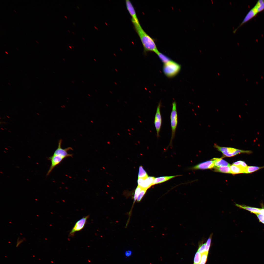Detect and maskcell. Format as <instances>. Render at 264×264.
I'll use <instances>...</instances> for the list:
<instances>
[{"mask_svg": "<svg viewBox=\"0 0 264 264\" xmlns=\"http://www.w3.org/2000/svg\"><path fill=\"white\" fill-rule=\"evenodd\" d=\"M135 29L138 35L143 48L144 54L153 52L156 54L159 51L154 39L148 34L143 29L140 24H133Z\"/></svg>", "mask_w": 264, "mask_h": 264, "instance_id": "obj_1", "label": "cell"}, {"mask_svg": "<svg viewBox=\"0 0 264 264\" xmlns=\"http://www.w3.org/2000/svg\"><path fill=\"white\" fill-rule=\"evenodd\" d=\"M181 68L180 65L172 60L169 62L164 64L163 72L167 77L171 78L176 76L179 72Z\"/></svg>", "mask_w": 264, "mask_h": 264, "instance_id": "obj_2", "label": "cell"}, {"mask_svg": "<svg viewBox=\"0 0 264 264\" xmlns=\"http://www.w3.org/2000/svg\"><path fill=\"white\" fill-rule=\"evenodd\" d=\"M170 124L171 135L169 145L172 143L175 135L176 132L178 124V115L176 102L174 101L172 103L171 111L170 115Z\"/></svg>", "mask_w": 264, "mask_h": 264, "instance_id": "obj_3", "label": "cell"}, {"mask_svg": "<svg viewBox=\"0 0 264 264\" xmlns=\"http://www.w3.org/2000/svg\"><path fill=\"white\" fill-rule=\"evenodd\" d=\"M214 147L226 157H232L241 153L250 154L252 152L250 150H244L233 148L220 146L216 144H214Z\"/></svg>", "mask_w": 264, "mask_h": 264, "instance_id": "obj_4", "label": "cell"}, {"mask_svg": "<svg viewBox=\"0 0 264 264\" xmlns=\"http://www.w3.org/2000/svg\"><path fill=\"white\" fill-rule=\"evenodd\" d=\"M161 102H160L157 107L154 120V124L156 131L157 138H158L160 136L159 133L162 122L161 112Z\"/></svg>", "mask_w": 264, "mask_h": 264, "instance_id": "obj_5", "label": "cell"}, {"mask_svg": "<svg viewBox=\"0 0 264 264\" xmlns=\"http://www.w3.org/2000/svg\"><path fill=\"white\" fill-rule=\"evenodd\" d=\"M62 140L60 139L58 142V147L55 150L53 154L58 155L63 157L64 158L68 157H72L73 154L68 153V152L70 150H72L73 149L71 147L63 149L61 147Z\"/></svg>", "mask_w": 264, "mask_h": 264, "instance_id": "obj_6", "label": "cell"}, {"mask_svg": "<svg viewBox=\"0 0 264 264\" xmlns=\"http://www.w3.org/2000/svg\"><path fill=\"white\" fill-rule=\"evenodd\" d=\"M89 216L83 217L76 223L69 233V236H73L76 232L81 230L84 228Z\"/></svg>", "mask_w": 264, "mask_h": 264, "instance_id": "obj_7", "label": "cell"}, {"mask_svg": "<svg viewBox=\"0 0 264 264\" xmlns=\"http://www.w3.org/2000/svg\"><path fill=\"white\" fill-rule=\"evenodd\" d=\"M155 178L154 177L152 176H149L145 179L138 178V185L142 188L147 189L153 185V181Z\"/></svg>", "mask_w": 264, "mask_h": 264, "instance_id": "obj_8", "label": "cell"}, {"mask_svg": "<svg viewBox=\"0 0 264 264\" xmlns=\"http://www.w3.org/2000/svg\"><path fill=\"white\" fill-rule=\"evenodd\" d=\"M64 158L54 154L49 157L48 159L51 161V165L47 174V175H49L53 169L60 164Z\"/></svg>", "mask_w": 264, "mask_h": 264, "instance_id": "obj_9", "label": "cell"}, {"mask_svg": "<svg viewBox=\"0 0 264 264\" xmlns=\"http://www.w3.org/2000/svg\"><path fill=\"white\" fill-rule=\"evenodd\" d=\"M125 3L127 9L131 16V21L132 23H140L135 10L130 1L129 0H126Z\"/></svg>", "mask_w": 264, "mask_h": 264, "instance_id": "obj_10", "label": "cell"}, {"mask_svg": "<svg viewBox=\"0 0 264 264\" xmlns=\"http://www.w3.org/2000/svg\"><path fill=\"white\" fill-rule=\"evenodd\" d=\"M258 13L257 8L254 6L249 11L240 25L233 31V33H235L240 27L254 17Z\"/></svg>", "mask_w": 264, "mask_h": 264, "instance_id": "obj_11", "label": "cell"}, {"mask_svg": "<svg viewBox=\"0 0 264 264\" xmlns=\"http://www.w3.org/2000/svg\"><path fill=\"white\" fill-rule=\"evenodd\" d=\"M215 167L213 160H209L201 163L193 167L194 169H211Z\"/></svg>", "mask_w": 264, "mask_h": 264, "instance_id": "obj_12", "label": "cell"}, {"mask_svg": "<svg viewBox=\"0 0 264 264\" xmlns=\"http://www.w3.org/2000/svg\"><path fill=\"white\" fill-rule=\"evenodd\" d=\"M235 205L240 208L246 210L255 214H261V209L251 207L237 204H235Z\"/></svg>", "mask_w": 264, "mask_h": 264, "instance_id": "obj_13", "label": "cell"}, {"mask_svg": "<svg viewBox=\"0 0 264 264\" xmlns=\"http://www.w3.org/2000/svg\"><path fill=\"white\" fill-rule=\"evenodd\" d=\"M212 160L214 161L215 167H220L230 166V165L229 163L221 158H214Z\"/></svg>", "mask_w": 264, "mask_h": 264, "instance_id": "obj_14", "label": "cell"}, {"mask_svg": "<svg viewBox=\"0 0 264 264\" xmlns=\"http://www.w3.org/2000/svg\"><path fill=\"white\" fill-rule=\"evenodd\" d=\"M179 176H180V175L169 176H161L155 178L154 180L153 185H154L155 184H159L165 182L172 178Z\"/></svg>", "mask_w": 264, "mask_h": 264, "instance_id": "obj_15", "label": "cell"}, {"mask_svg": "<svg viewBox=\"0 0 264 264\" xmlns=\"http://www.w3.org/2000/svg\"><path fill=\"white\" fill-rule=\"evenodd\" d=\"M230 168L231 174H233L244 173L246 168L239 166L233 164L230 166Z\"/></svg>", "mask_w": 264, "mask_h": 264, "instance_id": "obj_16", "label": "cell"}, {"mask_svg": "<svg viewBox=\"0 0 264 264\" xmlns=\"http://www.w3.org/2000/svg\"><path fill=\"white\" fill-rule=\"evenodd\" d=\"M156 54L164 64H166L172 60L168 56L159 51Z\"/></svg>", "mask_w": 264, "mask_h": 264, "instance_id": "obj_17", "label": "cell"}, {"mask_svg": "<svg viewBox=\"0 0 264 264\" xmlns=\"http://www.w3.org/2000/svg\"><path fill=\"white\" fill-rule=\"evenodd\" d=\"M264 168V166L260 167L255 166H248L246 168L244 173H251L256 171L260 169Z\"/></svg>", "mask_w": 264, "mask_h": 264, "instance_id": "obj_18", "label": "cell"}, {"mask_svg": "<svg viewBox=\"0 0 264 264\" xmlns=\"http://www.w3.org/2000/svg\"><path fill=\"white\" fill-rule=\"evenodd\" d=\"M214 168V171L215 172L231 174L230 166L215 167Z\"/></svg>", "mask_w": 264, "mask_h": 264, "instance_id": "obj_19", "label": "cell"}, {"mask_svg": "<svg viewBox=\"0 0 264 264\" xmlns=\"http://www.w3.org/2000/svg\"><path fill=\"white\" fill-rule=\"evenodd\" d=\"M138 178H142L145 179L149 176L145 170L142 166L139 167V170L138 174Z\"/></svg>", "mask_w": 264, "mask_h": 264, "instance_id": "obj_20", "label": "cell"}, {"mask_svg": "<svg viewBox=\"0 0 264 264\" xmlns=\"http://www.w3.org/2000/svg\"><path fill=\"white\" fill-rule=\"evenodd\" d=\"M255 6L258 12L264 10V0H259L256 3Z\"/></svg>", "mask_w": 264, "mask_h": 264, "instance_id": "obj_21", "label": "cell"}, {"mask_svg": "<svg viewBox=\"0 0 264 264\" xmlns=\"http://www.w3.org/2000/svg\"><path fill=\"white\" fill-rule=\"evenodd\" d=\"M213 235V234L212 233H211L210 234L209 238L206 243L205 252L208 253L211 245Z\"/></svg>", "mask_w": 264, "mask_h": 264, "instance_id": "obj_22", "label": "cell"}, {"mask_svg": "<svg viewBox=\"0 0 264 264\" xmlns=\"http://www.w3.org/2000/svg\"><path fill=\"white\" fill-rule=\"evenodd\" d=\"M202 254L198 251L196 252L194 259V263L199 264L200 262Z\"/></svg>", "mask_w": 264, "mask_h": 264, "instance_id": "obj_23", "label": "cell"}, {"mask_svg": "<svg viewBox=\"0 0 264 264\" xmlns=\"http://www.w3.org/2000/svg\"><path fill=\"white\" fill-rule=\"evenodd\" d=\"M142 189L141 187L138 185L135 189L133 197V204L137 200L139 193Z\"/></svg>", "mask_w": 264, "mask_h": 264, "instance_id": "obj_24", "label": "cell"}, {"mask_svg": "<svg viewBox=\"0 0 264 264\" xmlns=\"http://www.w3.org/2000/svg\"><path fill=\"white\" fill-rule=\"evenodd\" d=\"M147 189L142 188L140 191L137 199V202H140L146 193Z\"/></svg>", "mask_w": 264, "mask_h": 264, "instance_id": "obj_25", "label": "cell"}, {"mask_svg": "<svg viewBox=\"0 0 264 264\" xmlns=\"http://www.w3.org/2000/svg\"><path fill=\"white\" fill-rule=\"evenodd\" d=\"M206 243H203L201 242L199 244L198 251L201 253L202 254L205 252V246Z\"/></svg>", "mask_w": 264, "mask_h": 264, "instance_id": "obj_26", "label": "cell"}, {"mask_svg": "<svg viewBox=\"0 0 264 264\" xmlns=\"http://www.w3.org/2000/svg\"><path fill=\"white\" fill-rule=\"evenodd\" d=\"M208 253L206 252L202 254L200 264H205L207 260Z\"/></svg>", "mask_w": 264, "mask_h": 264, "instance_id": "obj_27", "label": "cell"}, {"mask_svg": "<svg viewBox=\"0 0 264 264\" xmlns=\"http://www.w3.org/2000/svg\"><path fill=\"white\" fill-rule=\"evenodd\" d=\"M233 164L234 165L239 166L245 168H246L248 166L247 164L244 161L241 160L234 162Z\"/></svg>", "mask_w": 264, "mask_h": 264, "instance_id": "obj_28", "label": "cell"}, {"mask_svg": "<svg viewBox=\"0 0 264 264\" xmlns=\"http://www.w3.org/2000/svg\"><path fill=\"white\" fill-rule=\"evenodd\" d=\"M260 221L264 224V215L261 214H256Z\"/></svg>", "mask_w": 264, "mask_h": 264, "instance_id": "obj_29", "label": "cell"}, {"mask_svg": "<svg viewBox=\"0 0 264 264\" xmlns=\"http://www.w3.org/2000/svg\"><path fill=\"white\" fill-rule=\"evenodd\" d=\"M132 252L131 250H127L125 252V256L127 257H129L131 256L132 254Z\"/></svg>", "mask_w": 264, "mask_h": 264, "instance_id": "obj_30", "label": "cell"}, {"mask_svg": "<svg viewBox=\"0 0 264 264\" xmlns=\"http://www.w3.org/2000/svg\"><path fill=\"white\" fill-rule=\"evenodd\" d=\"M261 214L264 215V209H261Z\"/></svg>", "mask_w": 264, "mask_h": 264, "instance_id": "obj_31", "label": "cell"}, {"mask_svg": "<svg viewBox=\"0 0 264 264\" xmlns=\"http://www.w3.org/2000/svg\"><path fill=\"white\" fill-rule=\"evenodd\" d=\"M128 131L129 132H130V130L129 129H128Z\"/></svg>", "mask_w": 264, "mask_h": 264, "instance_id": "obj_32", "label": "cell"}, {"mask_svg": "<svg viewBox=\"0 0 264 264\" xmlns=\"http://www.w3.org/2000/svg\"><path fill=\"white\" fill-rule=\"evenodd\" d=\"M69 47H70V48H71V49H72V47H71V46H69Z\"/></svg>", "mask_w": 264, "mask_h": 264, "instance_id": "obj_33", "label": "cell"}, {"mask_svg": "<svg viewBox=\"0 0 264 264\" xmlns=\"http://www.w3.org/2000/svg\"><path fill=\"white\" fill-rule=\"evenodd\" d=\"M131 129H132V130H134V129H133V128H131Z\"/></svg>", "mask_w": 264, "mask_h": 264, "instance_id": "obj_34", "label": "cell"}, {"mask_svg": "<svg viewBox=\"0 0 264 264\" xmlns=\"http://www.w3.org/2000/svg\"><path fill=\"white\" fill-rule=\"evenodd\" d=\"M64 16L66 18H67V17L66 16Z\"/></svg>", "mask_w": 264, "mask_h": 264, "instance_id": "obj_35", "label": "cell"}, {"mask_svg": "<svg viewBox=\"0 0 264 264\" xmlns=\"http://www.w3.org/2000/svg\"><path fill=\"white\" fill-rule=\"evenodd\" d=\"M129 135H131V133H129Z\"/></svg>", "mask_w": 264, "mask_h": 264, "instance_id": "obj_36", "label": "cell"}, {"mask_svg": "<svg viewBox=\"0 0 264 264\" xmlns=\"http://www.w3.org/2000/svg\"><path fill=\"white\" fill-rule=\"evenodd\" d=\"M117 134H118V135H120V134L119 133H117Z\"/></svg>", "mask_w": 264, "mask_h": 264, "instance_id": "obj_37", "label": "cell"}, {"mask_svg": "<svg viewBox=\"0 0 264 264\" xmlns=\"http://www.w3.org/2000/svg\"><path fill=\"white\" fill-rule=\"evenodd\" d=\"M140 122H141V123L142 122H141V121H140Z\"/></svg>", "mask_w": 264, "mask_h": 264, "instance_id": "obj_38", "label": "cell"}, {"mask_svg": "<svg viewBox=\"0 0 264 264\" xmlns=\"http://www.w3.org/2000/svg\"><path fill=\"white\" fill-rule=\"evenodd\" d=\"M199 264H199H194H194Z\"/></svg>", "mask_w": 264, "mask_h": 264, "instance_id": "obj_39", "label": "cell"}, {"mask_svg": "<svg viewBox=\"0 0 264 264\" xmlns=\"http://www.w3.org/2000/svg\"><path fill=\"white\" fill-rule=\"evenodd\" d=\"M68 31H69V32H70V31L69 30H68Z\"/></svg>", "mask_w": 264, "mask_h": 264, "instance_id": "obj_40", "label": "cell"}, {"mask_svg": "<svg viewBox=\"0 0 264 264\" xmlns=\"http://www.w3.org/2000/svg\"><path fill=\"white\" fill-rule=\"evenodd\" d=\"M82 38L84 40H85V39L83 37Z\"/></svg>", "mask_w": 264, "mask_h": 264, "instance_id": "obj_41", "label": "cell"}, {"mask_svg": "<svg viewBox=\"0 0 264 264\" xmlns=\"http://www.w3.org/2000/svg\"><path fill=\"white\" fill-rule=\"evenodd\" d=\"M77 7L79 9V7H78V6H77Z\"/></svg>", "mask_w": 264, "mask_h": 264, "instance_id": "obj_42", "label": "cell"}, {"mask_svg": "<svg viewBox=\"0 0 264 264\" xmlns=\"http://www.w3.org/2000/svg\"><path fill=\"white\" fill-rule=\"evenodd\" d=\"M72 33H73L74 34H75V33H74L73 32H72Z\"/></svg>", "mask_w": 264, "mask_h": 264, "instance_id": "obj_43", "label": "cell"}, {"mask_svg": "<svg viewBox=\"0 0 264 264\" xmlns=\"http://www.w3.org/2000/svg\"><path fill=\"white\" fill-rule=\"evenodd\" d=\"M138 117L139 118H140V117L139 116Z\"/></svg>", "mask_w": 264, "mask_h": 264, "instance_id": "obj_44", "label": "cell"}]
</instances>
